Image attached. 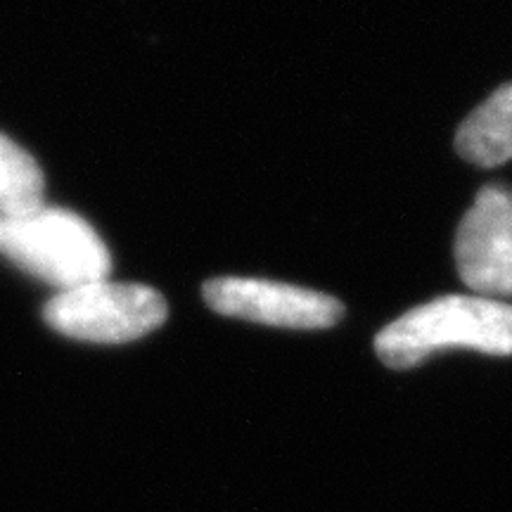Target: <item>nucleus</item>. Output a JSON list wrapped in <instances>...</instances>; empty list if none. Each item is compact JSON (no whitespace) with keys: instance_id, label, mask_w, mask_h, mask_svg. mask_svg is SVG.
<instances>
[{"instance_id":"1","label":"nucleus","mask_w":512,"mask_h":512,"mask_svg":"<svg viewBox=\"0 0 512 512\" xmlns=\"http://www.w3.org/2000/svg\"><path fill=\"white\" fill-rule=\"evenodd\" d=\"M446 349L512 356V304L477 294H448L403 313L375 337L389 368L408 370Z\"/></svg>"},{"instance_id":"2","label":"nucleus","mask_w":512,"mask_h":512,"mask_svg":"<svg viewBox=\"0 0 512 512\" xmlns=\"http://www.w3.org/2000/svg\"><path fill=\"white\" fill-rule=\"evenodd\" d=\"M0 252L57 290L107 280L112 256L91 223L74 211L43 207L22 219H3Z\"/></svg>"},{"instance_id":"3","label":"nucleus","mask_w":512,"mask_h":512,"mask_svg":"<svg viewBox=\"0 0 512 512\" xmlns=\"http://www.w3.org/2000/svg\"><path fill=\"white\" fill-rule=\"evenodd\" d=\"M166 316L169 306L157 290L110 280L57 292L43 311L55 332L95 344L133 342L162 328Z\"/></svg>"},{"instance_id":"4","label":"nucleus","mask_w":512,"mask_h":512,"mask_svg":"<svg viewBox=\"0 0 512 512\" xmlns=\"http://www.w3.org/2000/svg\"><path fill=\"white\" fill-rule=\"evenodd\" d=\"M204 302L221 316L292 330L332 328L344 306L330 294L261 278H214L202 287Z\"/></svg>"},{"instance_id":"5","label":"nucleus","mask_w":512,"mask_h":512,"mask_svg":"<svg viewBox=\"0 0 512 512\" xmlns=\"http://www.w3.org/2000/svg\"><path fill=\"white\" fill-rule=\"evenodd\" d=\"M460 280L477 297H512V190L486 185L456 233Z\"/></svg>"},{"instance_id":"6","label":"nucleus","mask_w":512,"mask_h":512,"mask_svg":"<svg viewBox=\"0 0 512 512\" xmlns=\"http://www.w3.org/2000/svg\"><path fill=\"white\" fill-rule=\"evenodd\" d=\"M460 157L482 169H494L512 159V83L498 88L458 128Z\"/></svg>"},{"instance_id":"7","label":"nucleus","mask_w":512,"mask_h":512,"mask_svg":"<svg viewBox=\"0 0 512 512\" xmlns=\"http://www.w3.org/2000/svg\"><path fill=\"white\" fill-rule=\"evenodd\" d=\"M46 178L24 147L0 133V219H22L46 207Z\"/></svg>"},{"instance_id":"8","label":"nucleus","mask_w":512,"mask_h":512,"mask_svg":"<svg viewBox=\"0 0 512 512\" xmlns=\"http://www.w3.org/2000/svg\"><path fill=\"white\" fill-rule=\"evenodd\" d=\"M0 235H3V219H0Z\"/></svg>"}]
</instances>
